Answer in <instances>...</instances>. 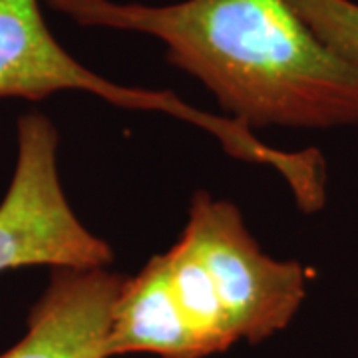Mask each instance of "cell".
I'll list each match as a JSON object with an SVG mask.
<instances>
[{"label": "cell", "mask_w": 358, "mask_h": 358, "mask_svg": "<svg viewBox=\"0 0 358 358\" xmlns=\"http://www.w3.org/2000/svg\"><path fill=\"white\" fill-rule=\"evenodd\" d=\"M80 26L159 40L249 129L358 126V64L329 48L289 0H46Z\"/></svg>", "instance_id": "1"}, {"label": "cell", "mask_w": 358, "mask_h": 358, "mask_svg": "<svg viewBox=\"0 0 358 358\" xmlns=\"http://www.w3.org/2000/svg\"><path fill=\"white\" fill-rule=\"evenodd\" d=\"M159 257L197 358L287 329L307 296V268L265 255L237 205L207 192L193 195L185 229Z\"/></svg>", "instance_id": "2"}, {"label": "cell", "mask_w": 358, "mask_h": 358, "mask_svg": "<svg viewBox=\"0 0 358 358\" xmlns=\"http://www.w3.org/2000/svg\"><path fill=\"white\" fill-rule=\"evenodd\" d=\"M16 140V166L0 201V273L110 267L112 247L86 229L62 189L54 124L36 112L22 115Z\"/></svg>", "instance_id": "3"}, {"label": "cell", "mask_w": 358, "mask_h": 358, "mask_svg": "<svg viewBox=\"0 0 358 358\" xmlns=\"http://www.w3.org/2000/svg\"><path fill=\"white\" fill-rule=\"evenodd\" d=\"M88 92L129 110H150L189 122L217 141L235 136L229 117L183 102L169 90L122 86L80 64L52 36L38 0H0V98L44 100L56 92Z\"/></svg>", "instance_id": "4"}, {"label": "cell", "mask_w": 358, "mask_h": 358, "mask_svg": "<svg viewBox=\"0 0 358 358\" xmlns=\"http://www.w3.org/2000/svg\"><path fill=\"white\" fill-rule=\"evenodd\" d=\"M124 277L108 267H54L26 334L0 358H110L108 338Z\"/></svg>", "instance_id": "5"}, {"label": "cell", "mask_w": 358, "mask_h": 358, "mask_svg": "<svg viewBox=\"0 0 358 358\" xmlns=\"http://www.w3.org/2000/svg\"><path fill=\"white\" fill-rule=\"evenodd\" d=\"M289 4L329 48L358 64V2L289 0Z\"/></svg>", "instance_id": "6"}]
</instances>
